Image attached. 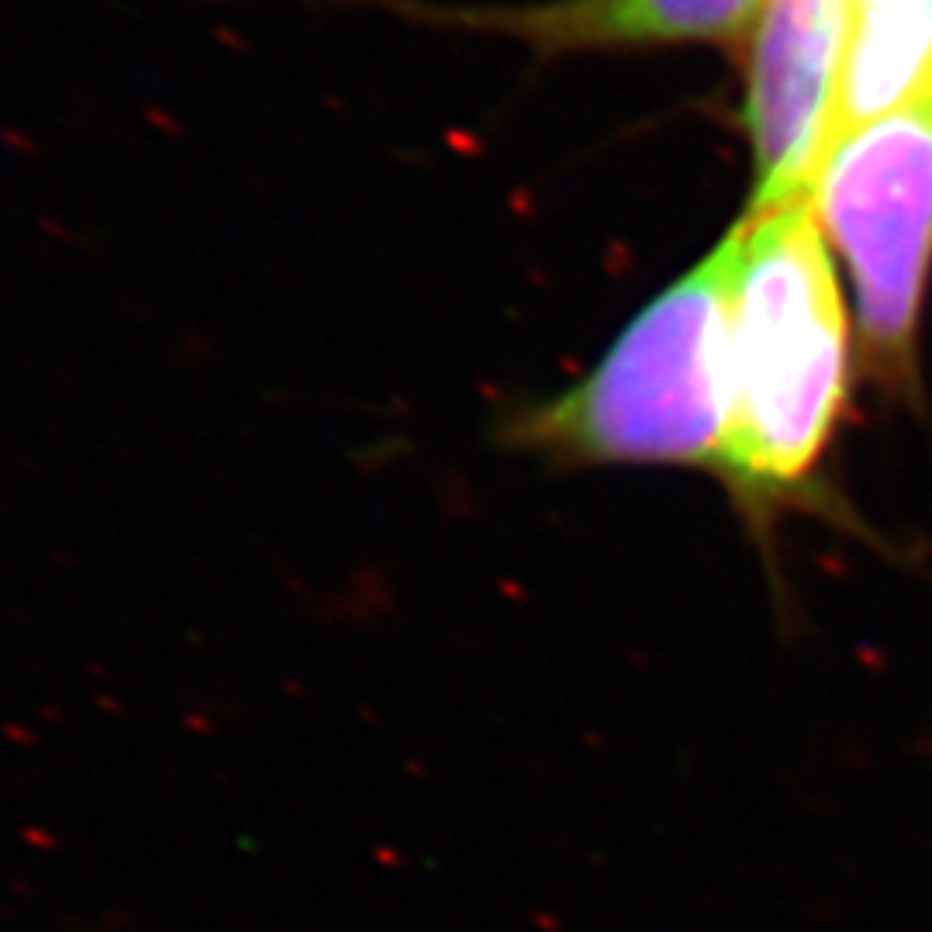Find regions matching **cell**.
Listing matches in <instances>:
<instances>
[{
    "instance_id": "1",
    "label": "cell",
    "mask_w": 932,
    "mask_h": 932,
    "mask_svg": "<svg viewBox=\"0 0 932 932\" xmlns=\"http://www.w3.org/2000/svg\"><path fill=\"white\" fill-rule=\"evenodd\" d=\"M729 297V477L750 515L808 504L850 401V322L808 201L736 228Z\"/></svg>"
},
{
    "instance_id": "2",
    "label": "cell",
    "mask_w": 932,
    "mask_h": 932,
    "mask_svg": "<svg viewBox=\"0 0 932 932\" xmlns=\"http://www.w3.org/2000/svg\"><path fill=\"white\" fill-rule=\"evenodd\" d=\"M736 232L663 287L587 377L501 425L556 466H684L729 477V297Z\"/></svg>"
},
{
    "instance_id": "3",
    "label": "cell",
    "mask_w": 932,
    "mask_h": 932,
    "mask_svg": "<svg viewBox=\"0 0 932 932\" xmlns=\"http://www.w3.org/2000/svg\"><path fill=\"white\" fill-rule=\"evenodd\" d=\"M808 204L850 277L867 373L908 401L932 273V94L832 135Z\"/></svg>"
},
{
    "instance_id": "4",
    "label": "cell",
    "mask_w": 932,
    "mask_h": 932,
    "mask_svg": "<svg viewBox=\"0 0 932 932\" xmlns=\"http://www.w3.org/2000/svg\"><path fill=\"white\" fill-rule=\"evenodd\" d=\"M853 0H767L756 18L746 125L753 145V204L774 211L812 194L836 132Z\"/></svg>"
},
{
    "instance_id": "5",
    "label": "cell",
    "mask_w": 932,
    "mask_h": 932,
    "mask_svg": "<svg viewBox=\"0 0 932 932\" xmlns=\"http://www.w3.org/2000/svg\"><path fill=\"white\" fill-rule=\"evenodd\" d=\"M366 4V0H359ZM384 11L418 21L484 28L525 38L539 49L649 42H722L760 18L767 0H556L539 7H432L415 0H373Z\"/></svg>"
},
{
    "instance_id": "6",
    "label": "cell",
    "mask_w": 932,
    "mask_h": 932,
    "mask_svg": "<svg viewBox=\"0 0 932 932\" xmlns=\"http://www.w3.org/2000/svg\"><path fill=\"white\" fill-rule=\"evenodd\" d=\"M926 94H932V0H853L836 132Z\"/></svg>"
}]
</instances>
